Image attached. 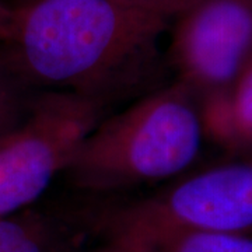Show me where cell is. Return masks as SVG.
Returning <instances> with one entry per match:
<instances>
[{
  "label": "cell",
  "instance_id": "cell-1",
  "mask_svg": "<svg viewBox=\"0 0 252 252\" xmlns=\"http://www.w3.org/2000/svg\"><path fill=\"white\" fill-rule=\"evenodd\" d=\"M196 0H30L10 9L0 59L27 89L105 105L153 91L160 39Z\"/></svg>",
  "mask_w": 252,
  "mask_h": 252
},
{
  "label": "cell",
  "instance_id": "cell-2",
  "mask_svg": "<svg viewBox=\"0 0 252 252\" xmlns=\"http://www.w3.org/2000/svg\"><path fill=\"white\" fill-rule=\"evenodd\" d=\"M205 137L198 102L172 81L102 118L62 175L89 195L168 181L195 162Z\"/></svg>",
  "mask_w": 252,
  "mask_h": 252
},
{
  "label": "cell",
  "instance_id": "cell-3",
  "mask_svg": "<svg viewBox=\"0 0 252 252\" xmlns=\"http://www.w3.org/2000/svg\"><path fill=\"white\" fill-rule=\"evenodd\" d=\"M172 231L252 235V157L195 172L147 198L109 206L107 240L139 244Z\"/></svg>",
  "mask_w": 252,
  "mask_h": 252
},
{
  "label": "cell",
  "instance_id": "cell-4",
  "mask_svg": "<svg viewBox=\"0 0 252 252\" xmlns=\"http://www.w3.org/2000/svg\"><path fill=\"white\" fill-rule=\"evenodd\" d=\"M108 105L66 91H41L0 135V217L36 205L62 175Z\"/></svg>",
  "mask_w": 252,
  "mask_h": 252
},
{
  "label": "cell",
  "instance_id": "cell-5",
  "mask_svg": "<svg viewBox=\"0 0 252 252\" xmlns=\"http://www.w3.org/2000/svg\"><path fill=\"white\" fill-rule=\"evenodd\" d=\"M174 81L198 105L230 90L252 59V0H196L170 28Z\"/></svg>",
  "mask_w": 252,
  "mask_h": 252
},
{
  "label": "cell",
  "instance_id": "cell-6",
  "mask_svg": "<svg viewBox=\"0 0 252 252\" xmlns=\"http://www.w3.org/2000/svg\"><path fill=\"white\" fill-rule=\"evenodd\" d=\"M105 207H27L0 217V252H83L102 234Z\"/></svg>",
  "mask_w": 252,
  "mask_h": 252
},
{
  "label": "cell",
  "instance_id": "cell-7",
  "mask_svg": "<svg viewBox=\"0 0 252 252\" xmlns=\"http://www.w3.org/2000/svg\"><path fill=\"white\" fill-rule=\"evenodd\" d=\"M199 109L207 139L230 153L252 157V59L230 90Z\"/></svg>",
  "mask_w": 252,
  "mask_h": 252
},
{
  "label": "cell",
  "instance_id": "cell-8",
  "mask_svg": "<svg viewBox=\"0 0 252 252\" xmlns=\"http://www.w3.org/2000/svg\"><path fill=\"white\" fill-rule=\"evenodd\" d=\"M130 245L142 252H252V235L172 231Z\"/></svg>",
  "mask_w": 252,
  "mask_h": 252
},
{
  "label": "cell",
  "instance_id": "cell-9",
  "mask_svg": "<svg viewBox=\"0 0 252 252\" xmlns=\"http://www.w3.org/2000/svg\"><path fill=\"white\" fill-rule=\"evenodd\" d=\"M27 87L0 59V135L16 126L27 112L31 98Z\"/></svg>",
  "mask_w": 252,
  "mask_h": 252
},
{
  "label": "cell",
  "instance_id": "cell-10",
  "mask_svg": "<svg viewBox=\"0 0 252 252\" xmlns=\"http://www.w3.org/2000/svg\"><path fill=\"white\" fill-rule=\"evenodd\" d=\"M83 252H142L136 247L130 244L122 243V241H115V240H107L105 243L99 247L94 248H87Z\"/></svg>",
  "mask_w": 252,
  "mask_h": 252
},
{
  "label": "cell",
  "instance_id": "cell-11",
  "mask_svg": "<svg viewBox=\"0 0 252 252\" xmlns=\"http://www.w3.org/2000/svg\"><path fill=\"white\" fill-rule=\"evenodd\" d=\"M9 18H10V7L4 6V4L0 1V39H1V36L4 35V31H6V27H7Z\"/></svg>",
  "mask_w": 252,
  "mask_h": 252
}]
</instances>
